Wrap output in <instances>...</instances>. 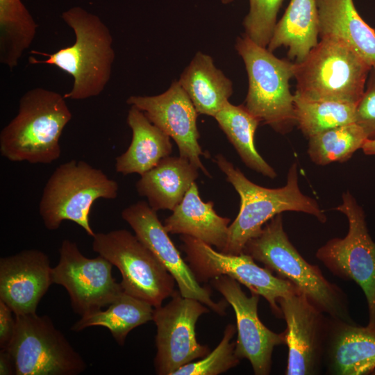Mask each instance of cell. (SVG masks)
Masks as SVG:
<instances>
[{"mask_svg": "<svg viewBox=\"0 0 375 375\" xmlns=\"http://www.w3.org/2000/svg\"><path fill=\"white\" fill-rule=\"evenodd\" d=\"M324 368L331 375H364L375 371V328L330 317Z\"/></svg>", "mask_w": 375, "mask_h": 375, "instance_id": "d6986e66", "label": "cell"}, {"mask_svg": "<svg viewBox=\"0 0 375 375\" xmlns=\"http://www.w3.org/2000/svg\"><path fill=\"white\" fill-rule=\"evenodd\" d=\"M0 374H15L13 360L6 349H1L0 351Z\"/></svg>", "mask_w": 375, "mask_h": 375, "instance_id": "e575fe53", "label": "cell"}, {"mask_svg": "<svg viewBox=\"0 0 375 375\" xmlns=\"http://www.w3.org/2000/svg\"><path fill=\"white\" fill-rule=\"evenodd\" d=\"M153 310L154 307L149 303L124 292L108 309L83 315L71 329L78 332L90 326H103L108 328L118 344L122 346L131 331L153 320Z\"/></svg>", "mask_w": 375, "mask_h": 375, "instance_id": "484cf974", "label": "cell"}, {"mask_svg": "<svg viewBox=\"0 0 375 375\" xmlns=\"http://www.w3.org/2000/svg\"><path fill=\"white\" fill-rule=\"evenodd\" d=\"M14 312L3 301L0 300V348L6 349L10 344L16 326Z\"/></svg>", "mask_w": 375, "mask_h": 375, "instance_id": "836d02e7", "label": "cell"}, {"mask_svg": "<svg viewBox=\"0 0 375 375\" xmlns=\"http://www.w3.org/2000/svg\"><path fill=\"white\" fill-rule=\"evenodd\" d=\"M356 123L368 139L375 138V66L370 69L364 93L356 104Z\"/></svg>", "mask_w": 375, "mask_h": 375, "instance_id": "d6a6232c", "label": "cell"}, {"mask_svg": "<svg viewBox=\"0 0 375 375\" xmlns=\"http://www.w3.org/2000/svg\"><path fill=\"white\" fill-rule=\"evenodd\" d=\"M320 39L340 42L375 66V30L358 14L353 0H316Z\"/></svg>", "mask_w": 375, "mask_h": 375, "instance_id": "ffe728a7", "label": "cell"}, {"mask_svg": "<svg viewBox=\"0 0 375 375\" xmlns=\"http://www.w3.org/2000/svg\"><path fill=\"white\" fill-rule=\"evenodd\" d=\"M92 238L93 251L119 270L125 293L156 308L176 292L174 277L135 235L118 229Z\"/></svg>", "mask_w": 375, "mask_h": 375, "instance_id": "9c48e42d", "label": "cell"}, {"mask_svg": "<svg viewBox=\"0 0 375 375\" xmlns=\"http://www.w3.org/2000/svg\"><path fill=\"white\" fill-rule=\"evenodd\" d=\"M165 306L154 308L153 321L157 327L156 372L173 375L183 365L209 353L207 346L198 342L195 326L201 315L210 311L198 300L183 297L176 291Z\"/></svg>", "mask_w": 375, "mask_h": 375, "instance_id": "7c38bea8", "label": "cell"}, {"mask_svg": "<svg viewBox=\"0 0 375 375\" xmlns=\"http://www.w3.org/2000/svg\"><path fill=\"white\" fill-rule=\"evenodd\" d=\"M368 139L356 122L337 126L309 138L308 154L317 165L349 160Z\"/></svg>", "mask_w": 375, "mask_h": 375, "instance_id": "f546056e", "label": "cell"}, {"mask_svg": "<svg viewBox=\"0 0 375 375\" xmlns=\"http://www.w3.org/2000/svg\"><path fill=\"white\" fill-rule=\"evenodd\" d=\"M235 47L244 62L248 76L244 106L276 132H289L296 125L294 94L290 86L294 74V62L276 57L246 35L237 38Z\"/></svg>", "mask_w": 375, "mask_h": 375, "instance_id": "8992f818", "label": "cell"}, {"mask_svg": "<svg viewBox=\"0 0 375 375\" xmlns=\"http://www.w3.org/2000/svg\"><path fill=\"white\" fill-rule=\"evenodd\" d=\"M284 0H249V12L244 18V35L257 44L267 47Z\"/></svg>", "mask_w": 375, "mask_h": 375, "instance_id": "1f68e13d", "label": "cell"}, {"mask_svg": "<svg viewBox=\"0 0 375 375\" xmlns=\"http://www.w3.org/2000/svg\"><path fill=\"white\" fill-rule=\"evenodd\" d=\"M319 15L316 0H290L276 22L267 49L288 48V56L301 62L318 43Z\"/></svg>", "mask_w": 375, "mask_h": 375, "instance_id": "d4e9b609", "label": "cell"}, {"mask_svg": "<svg viewBox=\"0 0 375 375\" xmlns=\"http://www.w3.org/2000/svg\"><path fill=\"white\" fill-rule=\"evenodd\" d=\"M178 83L199 114L215 117L233 94L232 81L214 64L212 57L198 51Z\"/></svg>", "mask_w": 375, "mask_h": 375, "instance_id": "cb8c5ba5", "label": "cell"}, {"mask_svg": "<svg viewBox=\"0 0 375 375\" xmlns=\"http://www.w3.org/2000/svg\"><path fill=\"white\" fill-rule=\"evenodd\" d=\"M65 98L42 88L25 92L18 112L0 133L1 155L12 162L50 164L61 154L60 138L72 115Z\"/></svg>", "mask_w": 375, "mask_h": 375, "instance_id": "7a4b0ae2", "label": "cell"}, {"mask_svg": "<svg viewBox=\"0 0 375 375\" xmlns=\"http://www.w3.org/2000/svg\"><path fill=\"white\" fill-rule=\"evenodd\" d=\"M117 183L101 169L84 160H72L60 165L47 180L39 203L44 226L56 230L65 220L72 221L93 237L90 212L99 199H115Z\"/></svg>", "mask_w": 375, "mask_h": 375, "instance_id": "5b68a950", "label": "cell"}, {"mask_svg": "<svg viewBox=\"0 0 375 375\" xmlns=\"http://www.w3.org/2000/svg\"><path fill=\"white\" fill-rule=\"evenodd\" d=\"M148 203L138 201L124 208L122 219L133 230L135 236L153 253L174 277L183 297L201 302L212 311L223 315L228 302H215L208 288L200 285L192 269L182 258L168 233Z\"/></svg>", "mask_w": 375, "mask_h": 375, "instance_id": "9a60e30c", "label": "cell"}, {"mask_svg": "<svg viewBox=\"0 0 375 375\" xmlns=\"http://www.w3.org/2000/svg\"><path fill=\"white\" fill-rule=\"evenodd\" d=\"M127 123L132 131L131 142L116 158L115 169L123 175L135 173L142 176L171 154L172 144L170 137L134 106L128 110Z\"/></svg>", "mask_w": 375, "mask_h": 375, "instance_id": "603a6c76", "label": "cell"}, {"mask_svg": "<svg viewBox=\"0 0 375 375\" xmlns=\"http://www.w3.org/2000/svg\"><path fill=\"white\" fill-rule=\"evenodd\" d=\"M335 210L347 218L348 232L344 238L327 241L315 256L333 274L360 287L367 303V326L375 328V242L362 208L349 192L342 194V203Z\"/></svg>", "mask_w": 375, "mask_h": 375, "instance_id": "30bf717a", "label": "cell"}, {"mask_svg": "<svg viewBox=\"0 0 375 375\" xmlns=\"http://www.w3.org/2000/svg\"><path fill=\"white\" fill-rule=\"evenodd\" d=\"M236 331L233 324H228L213 351L201 360L183 365L173 375H217L238 365L240 359L235 353V342L231 341Z\"/></svg>", "mask_w": 375, "mask_h": 375, "instance_id": "4dcf8cb0", "label": "cell"}, {"mask_svg": "<svg viewBox=\"0 0 375 375\" xmlns=\"http://www.w3.org/2000/svg\"><path fill=\"white\" fill-rule=\"evenodd\" d=\"M180 239L186 259L199 281L228 276L245 285L251 293L264 297L277 318H283L278 299L300 292L289 281L276 276L269 269L258 265L248 254L224 253L189 235H181Z\"/></svg>", "mask_w": 375, "mask_h": 375, "instance_id": "8fae6325", "label": "cell"}, {"mask_svg": "<svg viewBox=\"0 0 375 375\" xmlns=\"http://www.w3.org/2000/svg\"><path fill=\"white\" fill-rule=\"evenodd\" d=\"M48 256L26 249L0 259V300L15 315L36 312L39 302L53 283Z\"/></svg>", "mask_w": 375, "mask_h": 375, "instance_id": "ac0fdd59", "label": "cell"}, {"mask_svg": "<svg viewBox=\"0 0 375 375\" xmlns=\"http://www.w3.org/2000/svg\"><path fill=\"white\" fill-rule=\"evenodd\" d=\"M59 254L52 269L53 283L66 289L74 312L83 316L100 310L124 292L112 276V264L103 256L87 258L67 239L62 240Z\"/></svg>", "mask_w": 375, "mask_h": 375, "instance_id": "4fadbf2b", "label": "cell"}, {"mask_svg": "<svg viewBox=\"0 0 375 375\" xmlns=\"http://www.w3.org/2000/svg\"><path fill=\"white\" fill-rule=\"evenodd\" d=\"M126 103L141 110L149 120L174 140L179 156L188 160L207 177L210 174L201 161L206 156L199 143L198 112L178 81L155 96H131Z\"/></svg>", "mask_w": 375, "mask_h": 375, "instance_id": "2e32d148", "label": "cell"}, {"mask_svg": "<svg viewBox=\"0 0 375 375\" xmlns=\"http://www.w3.org/2000/svg\"><path fill=\"white\" fill-rule=\"evenodd\" d=\"M247 167L270 178L277 174L257 151L254 138L260 123L243 105L228 101L214 117Z\"/></svg>", "mask_w": 375, "mask_h": 375, "instance_id": "4316f807", "label": "cell"}, {"mask_svg": "<svg viewBox=\"0 0 375 375\" xmlns=\"http://www.w3.org/2000/svg\"><path fill=\"white\" fill-rule=\"evenodd\" d=\"M63 19L75 35L74 43L53 53L36 50L31 53L46 58L30 56V64L54 65L71 75L72 90L65 99L83 100L99 95L110 81L115 58L112 38L108 27L96 16L80 8L63 14Z\"/></svg>", "mask_w": 375, "mask_h": 375, "instance_id": "3957f363", "label": "cell"}, {"mask_svg": "<svg viewBox=\"0 0 375 375\" xmlns=\"http://www.w3.org/2000/svg\"><path fill=\"white\" fill-rule=\"evenodd\" d=\"M212 201L201 200L194 182L164 223L168 233L189 235L222 251L228 236L230 219L217 214Z\"/></svg>", "mask_w": 375, "mask_h": 375, "instance_id": "44dd1931", "label": "cell"}, {"mask_svg": "<svg viewBox=\"0 0 375 375\" xmlns=\"http://www.w3.org/2000/svg\"><path fill=\"white\" fill-rule=\"evenodd\" d=\"M243 253L291 282L327 315L354 322L344 292L328 281L317 265L308 262L298 252L284 230L281 214L268 221L260 232L247 242Z\"/></svg>", "mask_w": 375, "mask_h": 375, "instance_id": "277c9868", "label": "cell"}, {"mask_svg": "<svg viewBox=\"0 0 375 375\" xmlns=\"http://www.w3.org/2000/svg\"><path fill=\"white\" fill-rule=\"evenodd\" d=\"M371 67L344 44L321 39L301 62H294L295 94L309 100L357 104Z\"/></svg>", "mask_w": 375, "mask_h": 375, "instance_id": "52a82bcc", "label": "cell"}, {"mask_svg": "<svg viewBox=\"0 0 375 375\" xmlns=\"http://www.w3.org/2000/svg\"><path fill=\"white\" fill-rule=\"evenodd\" d=\"M12 338L6 349L16 375H77L87 365L47 315H15Z\"/></svg>", "mask_w": 375, "mask_h": 375, "instance_id": "ba28073f", "label": "cell"}, {"mask_svg": "<svg viewBox=\"0 0 375 375\" xmlns=\"http://www.w3.org/2000/svg\"><path fill=\"white\" fill-rule=\"evenodd\" d=\"M296 125L307 138L356 122V104L333 100H309L294 94Z\"/></svg>", "mask_w": 375, "mask_h": 375, "instance_id": "f1b7e54d", "label": "cell"}, {"mask_svg": "<svg viewBox=\"0 0 375 375\" xmlns=\"http://www.w3.org/2000/svg\"><path fill=\"white\" fill-rule=\"evenodd\" d=\"M234 0H221V2L223 4H228L230 3H232Z\"/></svg>", "mask_w": 375, "mask_h": 375, "instance_id": "8d00e7d4", "label": "cell"}, {"mask_svg": "<svg viewBox=\"0 0 375 375\" xmlns=\"http://www.w3.org/2000/svg\"><path fill=\"white\" fill-rule=\"evenodd\" d=\"M37 24L19 0H1L0 62L15 68L33 42Z\"/></svg>", "mask_w": 375, "mask_h": 375, "instance_id": "83f0119b", "label": "cell"}, {"mask_svg": "<svg viewBox=\"0 0 375 375\" xmlns=\"http://www.w3.org/2000/svg\"><path fill=\"white\" fill-rule=\"evenodd\" d=\"M215 162L240 197L239 213L229 225L227 243L221 252L232 255L243 253L247 242L256 236L268 221L285 211L307 213L321 223L327 221L317 201L301 191L297 162L290 167L284 186L267 188L249 180L222 154L217 155Z\"/></svg>", "mask_w": 375, "mask_h": 375, "instance_id": "6da1fadb", "label": "cell"}, {"mask_svg": "<svg viewBox=\"0 0 375 375\" xmlns=\"http://www.w3.org/2000/svg\"><path fill=\"white\" fill-rule=\"evenodd\" d=\"M198 171L188 160L169 156L141 176L136 190L155 211H172L198 178Z\"/></svg>", "mask_w": 375, "mask_h": 375, "instance_id": "7402d4cb", "label": "cell"}, {"mask_svg": "<svg viewBox=\"0 0 375 375\" xmlns=\"http://www.w3.org/2000/svg\"><path fill=\"white\" fill-rule=\"evenodd\" d=\"M362 149L366 155H375V138L367 139L362 145Z\"/></svg>", "mask_w": 375, "mask_h": 375, "instance_id": "d590c367", "label": "cell"}, {"mask_svg": "<svg viewBox=\"0 0 375 375\" xmlns=\"http://www.w3.org/2000/svg\"><path fill=\"white\" fill-rule=\"evenodd\" d=\"M211 281L235 314L238 331L235 355L240 359H247L256 375L269 374L274 349L285 344L284 333L273 332L260 320L258 294L251 293L248 297L242 290L240 283L228 276L221 275Z\"/></svg>", "mask_w": 375, "mask_h": 375, "instance_id": "e0dca14e", "label": "cell"}, {"mask_svg": "<svg viewBox=\"0 0 375 375\" xmlns=\"http://www.w3.org/2000/svg\"><path fill=\"white\" fill-rule=\"evenodd\" d=\"M286 323L288 349L285 375H317L324 368L330 316L299 292L278 301Z\"/></svg>", "mask_w": 375, "mask_h": 375, "instance_id": "5bb4252c", "label": "cell"}]
</instances>
